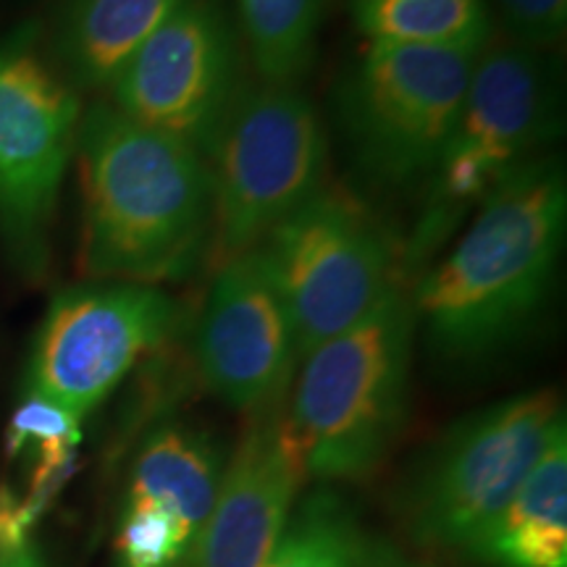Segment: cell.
<instances>
[{
	"label": "cell",
	"instance_id": "6da1fadb",
	"mask_svg": "<svg viewBox=\"0 0 567 567\" xmlns=\"http://www.w3.org/2000/svg\"><path fill=\"white\" fill-rule=\"evenodd\" d=\"M565 234L567 176L549 153L499 184L415 276V323L439 363L473 371L534 329L555 292Z\"/></svg>",
	"mask_w": 567,
	"mask_h": 567
},
{
	"label": "cell",
	"instance_id": "7a4b0ae2",
	"mask_svg": "<svg viewBox=\"0 0 567 567\" xmlns=\"http://www.w3.org/2000/svg\"><path fill=\"white\" fill-rule=\"evenodd\" d=\"M74 161L84 279L166 287L210 258V174L195 147L101 101L84 111Z\"/></svg>",
	"mask_w": 567,
	"mask_h": 567
},
{
	"label": "cell",
	"instance_id": "3957f363",
	"mask_svg": "<svg viewBox=\"0 0 567 567\" xmlns=\"http://www.w3.org/2000/svg\"><path fill=\"white\" fill-rule=\"evenodd\" d=\"M417 334L405 281H394L358 323L297 365L287 417L308 481L358 484L384 463L408 417Z\"/></svg>",
	"mask_w": 567,
	"mask_h": 567
},
{
	"label": "cell",
	"instance_id": "277c9868",
	"mask_svg": "<svg viewBox=\"0 0 567 567\" xmlns=\"http://www.w3.org/2000/svg\"><path fill=\"white\" fill-rule=\"evenodd\" d=\"M563 134V80L555 53L494 34L478 53L423 208L400 247V279L421 274L481 203Z\"/></svg>",
	"mask_w": 567,
	"mask_h": 567
},
{
	"label": "cell",
	"instance_id": "5b68a950",
	"mask_svg": "<svg viewBox=\"0 0 567 567\" xmlns=\"http://www.w3.org/2000/svg\"><path fill=\"white\" fill-rule=\"evenodd\" d=\"M478 53L371 42L334 92L354 174L384 195L429 187L463 111Z\"/></svg>",
	"mask_w": 567,
	"mask_h": 567
},
{
	"label": "cell",
	"instance_id": "8992f818",
	"mask_svg": "<svg viewBox=\"0 0 567 567\" xmlns=\"http://www.w3.org/2000/svg\"><path fill=\"white\" fill-rule=\"evenodd\" d=\"M563 425L551 389L507 396L452 425L400 494L402 528L415 547L467 555Z\"/></svg>",
	"mask_w": 567,
	"mask_h": 567
},
{
	"label": "cell",
	"instance_id": "52a82bcc",
	"mask_svg": "<svg viewBox=\"0 0 567 567\" xmlns=\"http://www.w3.org/2000/svg\"><path fill=\"white\" fill-rule=\"evenodd\" d=\"M213 266L258 250L326 184L329 137L300 87L247 84L208 155Z\"/></svg>",
	"mask_w": 567,
	"mask_h": 567
},
{
	"label": "cell",
	"instance_id": "ba28073f",
	"mask_svg": "<svg viewBox=\"0 0 567 567\" xmlns=\"http://www.w3.org/2000/svg\"><path fill=\"white\" fill-rule=\"evenodd\" d=\"M82 97L32 27L0 38V247L13 271L42 281L53 221L76 155Z\"/></svg>",
	"mask_w": 567,
	"mask_h": 567
},
{
	"label": "cell",
	"instance_id": "9c48e42d",
	"mask_svg": "<svg viewBox=\"0 0 567 567\" xmlns=\"http://www.w3.org/2000/svg\"><path fill=\"white\" fill-rule=\"evenodd\" d=\"M300 360L363 318L400 279V247L365 200L323 184L260 245Z\"/></svg>",
	"mask_w": 567,
	"mask_h": 567
},
{
	"label": "cell",
	"instance_id": "30bf717a",
	"mask_svg": "<svg viewBox=\"0 0 567 567\" xmlns=\"http://www.w3.org/2000/svg\"><path fill=\"white\" fill-rule=\"evenodd\" d=\"M189 310L163 287L84 281L48 305L32 342L27 392L84 421L137 371L172 347Z\"/></svg>",
	"mask_w": 567,
	"mask_h": 567
},
{
	"label": "cell",
	"instance_id": "8fae6325",
	"mask_svg": "<svg viewBox=\"0 0 567 567\" xmlns=\"http://www.w3.org/2000/svg\"><path fill=\"white\" fill-rule=\"evenodd\" d=\"M247 87L243 38L224 0H184L111 84V105L208 155Z\"/></svg>",
	"mask_w": 567,
	"mask_h": 567
},
{
	"label": "cell",
	"instance_id": "7c38bea8",
	"mask_svg": "<svg viewBox=\"0 0 567 567\" xmlns=\"http://www.w3.org/2000/svg\"><path fill=\"white\" fill-rule=\"evenodd\" d=\"M193 358L203 386L239 413H264L287 400L300 354L260 247L216 266L195 323Z\"/></svg>",
	"mask_w": 567,
	"mask_h": 567
},
{
	"label": "cell",
	"instance_id": "4fadbf2b",
	"mask_svg": "<svg viewBox=\"0 0 567 567\" xmlns=\"http://www.w3.org/2000/svg\"><path fill=\"white\" fill-rule=\"evenodd\" d=\"M229 455L210 431L161 421L132 460L113 538V567H189Z\"/></svg>",
	"mask_w": 567,
	"mask_h": 567
},
{
	"label": "cell",
	"instance_id": "5bb4252c",
	"mask_svg": "<svg viewBox=\"0 0 567 567\" xmlns=\"http://www.w3.org/2000/svg\"><path fill=\"white\" fill-rule=\"evenodd\" d=\"M308 484L287 400L250 415L189 567H264Z\"/></svg>",
	"mask_w": 567,
	"mask_h": 567
},
{
	"label": "cell",
	"instance_id": "9a60e30c",
	"mask_svg": "<svg viewBox=\"0 0 567 567\" xmlns=\"http://www.w3.org/2000/svg\"><path fill=\"white\" fill-rule=\"evenodd\" d=\"M184 0H66L51 59L76 90H111L147 38Z\"/></svg>",
	"mask_w": 567,
	"mask_h": 567
},
{
	"label": "cell",
	"instance_id": "2e32d148",
	"mask_svg": "<svg viewBox=\"0 0 567 567\" xmlns=\"http://www.w3.org/2000/svg\"><path fill=\"white\" fill-rule=\"evenodd\" d=\"M465 557L488 567H567V425Z\"/></svg>",
	"mask_w": 567,
	"mask_h": 567
},
{
	"label": "cell",
	"instance_id": "e0dca14e",
	"mask_svg": "<svg viewBox=\"0 0 567 567\" xmlns=\"http://www.w3.org/2000/svg\"><path fill=\"white\" fill-rule=\"evenodd\" d=\"M358 32L384 45L481 53L494 38L488 0H350Z\"/></svg>",
	"mask_w": 567,
	"mask_h": 567
},
{
	"label": "cell",
	"instance_id": "ac0fdd59",
	"mask_svg": "<svg viewBox=\"0 0 567 567\" xmlns=\"http://www.w3.org/2000/svg\"><path fill=\"white\" fill-rule=\"evenodd\" d=\"M239 38L266 84L300 87L316 63L326 0H234Z\"/></svg>",
	"mask_w": 567,
	"mask_h": 567
},
{
	"label": "cell",
	"instance_id": "d6986e66",
	"mask_svg": "<svg viewBox=\"0 0 567 567\" xmlns=\"http://www.w3.org/2000/svg\"><path fill=\"white\" fill-rule=\"evenodd\" d=\"M371 534L334 486H318L297 505L264 567H360Z\"/></svg>",
	"mask_w": 567,
	"mask_h": 567
},
{
	"label": "cell",
	"instance_id": "ffe728a7",
	"mask_svg": "<svg viewBox=\"0 0 567 567\" xmlns=\"http://www.w3.org/2000/svg\"><path fill=\"white\" fill-rule=\"evenodd\" d=\"M82 442V421L42 396L24 394L6 431L11 460L30 457V492L19 496L34 520L45 513L59 488L66 484Z\"/></svg>",
	"mask_w": 567,
	"mask_h": 567
},
{
	"label": "cell",
	"instance_id": "44dd1931",
	"mask_svg": "<svg viewBox=\"0 0 567 567\" xmlns=\"http://www.w3.org/2000/svg\"><path fill=\"white\" fill-rule=\"evenodd\" d=\"M507 38L534 51L555 53L567 30V0H496Z\"/></svg>",
	"mask_w": 567,
	"mask_h": 567
},
{
	"label": "cell",
	"instance_id": "7402d4cb",
	"mask_svg": "<svg viewBox=\"0 0 567 567\" xmlns=\"http://www.w3.org/2000/svg\"><path fill=\"white\" fill-rule=\"evenodd\" d=\"M32 523L11 488H0V567H48Z\"/></svg>",
	"mask_w": 567,
	"mask_h": 567
},
{
	"label": "cell",
	"instance_id": "603a6c76",
	"mask_svg": "<svg viewBox=\"0 0 567 567\" xmlns=\"http://www.w3.org/2000/svg\"><path fill=\"white\" fill-rule=\"evenodd\" d=\"M360 567H431L425 563H417L402 551L400 547H394L392 542H384V538H368V547L363 551V559H360Z\"/></svg>",
	"mask_w": 567,
	"mask_h": 567
}]
</instances>
